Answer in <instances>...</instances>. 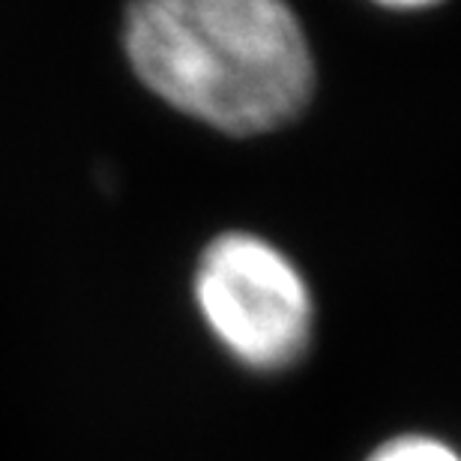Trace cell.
<instances>
[{
  "instance_id": "1",
  "label": "cell",
  "mask_w": 461,
  "mask_h": 461,
  "mask_svg": "<svg viewBox=\"0 0 461 461\" xmlns=\"http://www.w3.org/2000/svg\"><path fill=\"white\" fill-rule=\"evenodd\" d=\"M123 49L150 94L225 135L291 123L315 87L309 40L285 0H129Z\"/></svg>"
},
{
  "instance_id": "2",
  "label": "cell",
  "mask_w": 461,
  "mask_h": 461,
  "mask_svg": "<svg viewBox=\"0 0 461 461\" xmlns=\"http://www.w3.org/2000/svg\"><path fill=\"white\" fill-rule=\"evenodd\" d=\"M192 297L207 333L249 372H285L312 345L315 303L306 279L279 246L249 230H228L204 246Z\"/></svg>"
},
{
  "instance_id": "3",
  "label": "cell",
  "mask_w": 461,
  "mask_h": 461,
  "mask_svg": "<svg viewBox=\"0 0 461 461\" xmlns=\"http://www.w3.org/2000/svg\"><path fill=\"white\" fill-rule=\"evenodd\" d=\"M366 461H461V453L431 435H399L377 447Z\"/></svg>"
},
{
  "instance_id": "4",
  "label": "cell",
  "mask_w": 461,
  "mask_h": 461,
  "mask_svg": "<svg viewBox=\"0 0 461 461\" xmlns=\"http://www.w3.org/2000/svg\"><path fill=\"white\" fill-rule=\"evenodd\" d=\"M377 4H384V6H399V9H417V6H431V4H438V0H377Z\"/></svg>"
}]
</instances>
